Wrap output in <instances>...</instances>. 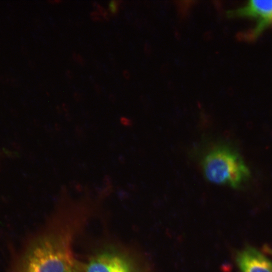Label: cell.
I'll return each instance as SVG.
<instances>
[{
  "mask_svg": "<svg viewBox=\"0 0 272 272\" xmlns=\"http://www.w3.org/2000/svg\"><path fill=\"white\" fill-rule=\"evenodd\" d=\"M76 231L70 221L53 225L29 243L13 272H83L73 251Z\"/></svg>",
  "mask_w": 272,
  "mask_h": 272,
  "instance_id": "obj_1",
  "label": "cell"
},
{
  "mask_svg": "<svg viewBox=\"0 0 272 272\" xmlns=\"http://www.w3.org/2000/svg\"><path fill=\"white\" fill-rule=\"evenodd\" d=\"M203 173L209 182L239 189L249 180L250 172L236 150L225 145L213 148L201 162Z\"/></svg>",
  "mask_w": 272,
  "mask_h": 272,
  "instance_id": "obj_2",
  "label": "cell"
},
{
  "mask_svg": "<svg viewBox=\"0 0 272 272\" xmlns=\"http://www.w3.org/2000/svg\"><path fill=\"white\" fill-rule=\"evenodd\" d=\"M83 272H137L126 255L111 247L94 253L83 267Z\"/></svg>",
  "mask_w": 272,
  "mask_h": 272,
  "instance_id": "obj_3",
  "label": "cell"
},
{
  "mask_svg": "<svg viewBox=\"0 0 272 272\" xmlns=\"http://www.w3.org/2000/svg\"><path fill=\"white\" fill-rule=\"evenodd\" d=\"M236 261L239 272H272V260L251 246L237 253Z\"/></svg>",
  "mask_w": 272,
  "mask_h": 272,
  "instance_id": "obj_4",
  "label": "cell"
},
{
  "mask_svg": "<svg viewBox=\"0 0 272 272\" xmlns=\"http://www.w3.org/2000/svg\"><path fill=\"white\" fill-rule=\"evenodd\" d=\"M227 14L228 16L237 15L257 18L259 23L255 31L256 34L272 23V1H250L243 8L236 11H229Z\"/></svg>",
  "mask_w": 272,
  "mask_h": 272,
  "instance_id": "obj_5",
  "label": "cell"
},
{
  "mask_svg": "<svg viewBox=\"0 0 272 272\" xmlns=\"http://www.w3.org/2000/svg\"><path fill=\"white\" fill-rule=\"evenodd\" d=\"M93 6L101 15V16L104 19H105L106 20H108L109 19V14L107 10L105 8L99 5L96 2H94Z\"/></svg>",
  "mask_w": 272,
  "mask_h": 272,
  "instance_id": "obj_6",
  "label": "cell"
},
{
  "mask_svg": "<svg viewBox=\"0 0 272 272\" xmlns=\"http://www.w3.org/2000/svg\"><path fill=\"white\" fill-rule=\"evenodd\" d=\"M120 2L116 1H111L109 4V9L110 12L113 14H116L118 12Z\"/></svg>",
  "mask_w": 272,
  "mask_h": 272,
  "instance_id": "obj_7",
  "label": "cell"
},
{
  "mask_svg": "<svg viewBox=\"0 0 272 272\" xmlns=\"http://www.w3.org/2000/svg\"><path fill=\"white\" fill-rule=\"evenodd\" d=\"M92 20L95 21H100L103 20V17L97 11L92 12L90 14Z\"/></svg>",
  "mask_w": 272,
  "mask_h": 272,
  "instance_id": "obj_8",
  "label": "cell"
},
{
  "mask_svg": "<svg viewBox=\"0 0 272 272\" xmlns=\"http://www.w3.org/2000/svg\"><path fill=\"white\" fill-rule=\"evenodd\" d=\"M73 58L76 61L82 64L84 62L83 58L81 57V55L76 53H74L73 54Z\"/></svg>",
  "mask_w": 272,
  "mask_h": 272,
  "instance_id": "obj_9",
  "label": "cell"
},
{
  "mask_svg": "<svg viewBox=\"0 0 272 272\" xmlns=\"http://www.w3.org/2000/svg\"><path fill=\"white\" fill-rule=\"evenodd\" d=\"M151 51L150 46L149 44H146L145 47V51L147 54L149 53Z\"/></svg>",
  "mask_w": 272,
  "mask_h": 272,
  "instance_id": "obj_10",
  "label": "cell"
},
{
  "mask_svg": "<svg viewBox=\"0 0 272 272\" xmlns=\"http://www.w3.org/2000/svg\"><path fill=\"white\" fill-rule=\"evenodd\" d=\"M124 77L127 79H128L130 77V74L129 72L127 71H124L123 73Z\"/></svg>",
  "mask_w": 272,
  "mask_h": 272,
  "instance_id": "obj_11",
  "label": "cell"
}]
</instances>
